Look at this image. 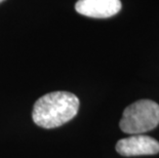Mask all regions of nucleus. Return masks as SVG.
I'll list each match as a JSON object with an SVG mask.
<instances>
[{
    "instance_id": "3",
    "label": "nucleus",
    "mask_w": 159,
    "mask_h": 158,
    "mask_svg": "<svg viewBox=\"0 0 159 158\" xmlns=\"http://www.w3.org/2000/svg\"><path fill=\"white\" fill-rule=\"evenodd\" d=\"M116 151L125 157L154 155L159 153V142L149 136L134 134L118 141Z\"/></svg>"
},
{
    "instance_id": "4",
    "label": "nucleus",
    "mask_w": 159,
    "mask_h": 158,
    "mask_svg": "<svg viewBox=\"0 0 159 158\" xmlns=\"http://www.w3.org/2000/svg\"><path fill=\"white\" fill-rule=\"evenodd\" d=\"M76 11L94 19H107L115 16L121 9L120 0H78Z\"/></svg>"
},
{
    "instance_id": "1",
    "label": "nucleus",
    "mask_w": 159,
    "mask_h": 158,
    "mask_svg": "<svg viewBox=\"0 0 159 158\" xmlns=\"http://www.w3.org/2000/svg\"><path fill=\"white\" fill-rule=\"evenodd\" d=\"M79 109V100L68 92L46 93L36 101L33 107V121L43 129H55L70 121Z\"/></svg>"
},
{
    "instance_id": "5",
    "label": "nucleus",
    "mask_w": 159,
    "mask_h": 158,
    "mask_svg": "<svg viewBox=\"0 0 159 158\" xmlns=\"http://www.w3.org/2000/svg\"><path fill=\"white\" fill-rule=\"evenodd\" d=\"M2 1H3V0H0V3H1V2H2Z\"/></svg>"
},
{
    "instance_id": "2",
    "label": "nucleus",
    "mask_w": 159,
    "mask_h": 158,
    "mask_svg": "<svg viewBox=\"0 0 159 158\" xmlns=\"http://www.w3.org/2000/svg\"><path fill=\"white\" fill-rule=\"evenodd\" d=\"M159 124V105L151 100H140L124 109L119 122L125 133L141 134Z\"/></svg>"
}]
</instances>
